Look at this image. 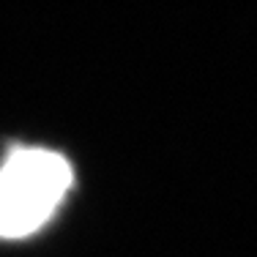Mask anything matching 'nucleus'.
I'll return each mask as SVG.
<instances>
[{
  "label": "nucleus",
  "mask_w": 257,
  "mask_h": 257,
  "mask_svg": "<svg viewBox=\"0 0 257 257\" xmlns=\"http://www.w3.org/2000/svg\"><path fill=\"white\" fill-rule=\"evenodd\" d=\"M74 183L71 164L44 148H20L0 164V238L41 230Z\"/></svg>",
  "instance_id": "f257e3e1"
}]
</instances>
